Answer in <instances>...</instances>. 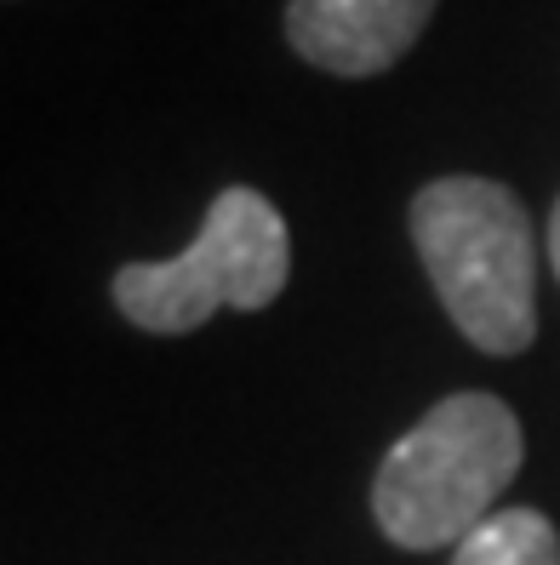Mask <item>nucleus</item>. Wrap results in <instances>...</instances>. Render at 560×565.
<instances>
[{"label":"nucleus","instance_id":"f257e3e1","mask_svg":"<svg viewBox=\"0 0 560 565\" xmlns=\"http://www.w3.org/2000/svg\"><path fill=\"white\" fill-rule=\"evenodd\" d=\"M412 246L452 326L486 354L538 338V246L526 206L498 178H435L412 194Z\"/></svg>","mask_w":560,"mask_h":565},{"label":"nucleus","instance_id":"f03ea898","mask_svg":"<svg viewBox=\"0 0 560 565\" xmlns=\"http://www.w3.org/2000/svg\"><path fill=\"white\" fill-rule=\"evenodd\" d=\"M520 417L498 394H446L378 462L372 520L401 548H457L498 514L492 503L520 475Z\"/></svg>","mask_w":560,"mask_h":565},{"label":"nucleus","instance_id":"7ed1b4c3","mask_svg":"<svg viewBox=\"0 0 560 565\" xmlns=\"http://www.w3.org/2000/svg\"><path fill=\"white\" fill-rule=\"evenodd\" d=\"M286 217L275 212L270 194L235 183L212 201L189 252H178L172 263H126V269H115L109 291L131 326L155 331V338H183L218 309H270L286 291Z\"/></svg>","mask_w":560,"mask_h":565},{"label":"nucleus","instance_id":"20e7f679","mask_svg":"<svg viewBox=\"0 0 560 565\" xmlns=\"http://www.w3.org/2000/svg\"><path fill=\"white\" fill-rule=\"evenodd\" d=\"M441 0H286V46L344 81L394 70Z\"/></svg>","mask_w":560,"mask_h":565},{"label":"nucleus","instance_id":"39448f33","mask_svg":"<svg viewBox=\"0 0 560 565\" xmlns=\"http://www.w3.org/2000/svg\"><path fill=\"white\" fill-rule=\"evenodd\" d=\"M452 565H560V531L538 509H498L457 543Z\"/></svg>","mask_w":560,"mask_h":565},{"label":"nucleus","instance_id":"423d86ee","mask_svg":"<svg viewBox=\"0 0 560 565\" xmlns=\"http://www.w3.org/2000/svg\"><path fill=\"white\" fill-rule=\"evenodd\" d=\"M549 263H554V280H560V201H554V217H549Z\"/></svg>","mask_w":560,"mask_h":565}]
</instances>
